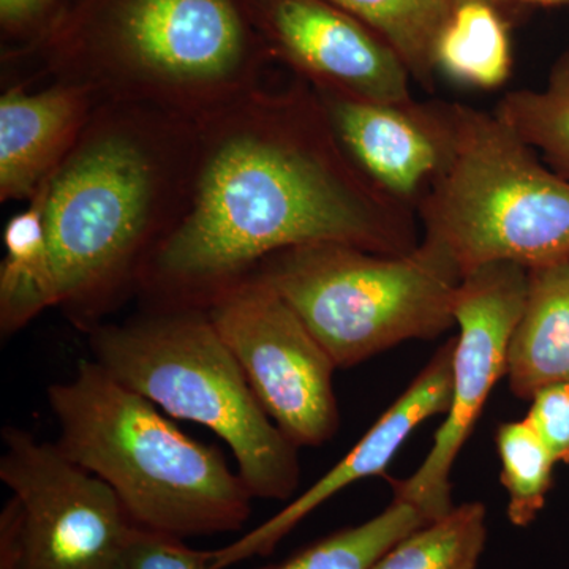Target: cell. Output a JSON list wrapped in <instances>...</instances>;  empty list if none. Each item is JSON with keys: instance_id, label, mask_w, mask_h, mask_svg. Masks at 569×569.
Returning <instances> with one entry per match:
<instances>
[{"instance_id": "cell-21", "label": "cell", "mask_w": 569, "mask_h": 569, "mask_svg": "<svg viewBox=\"0 0 569 569\" xmlns=\"http://www.w3.org/2000/svg\"><path fill=\"white\" fill-rule=\"evenodd\" d=\"M426 523L417 507L392 500L376 518L336 531L283 563L266 569H370L400 539Z\"/></svg>"}, {"instance_id": "cell-3", "label": "cell", "mask_w": 569, "mask_h": 569, "mask_svg": "<svg viewBox=\"0 0 569 569\" xmlns=\"http://www.w3.org/2000/svg\"><path fill=\"white\" fill-rule=\"evenodd\" d=\"M197 123L127 102H100L52 174L44 222L58 307L91 329L138 291L146 261L186 208Z\"/></svg>"}, {"instance_id": "cell-8", "label": "cell", "mask_w": 569, "mask_h": 569, "mask_svg": "<svg viewBox=\"0 0 569 569\" xmlns=\"http://www.w3.org/2000/svg\"><path fill=\"white\" fill-rule=\"evenodd\" d=\"M0 569H126L137 529L114 490L28 430L2 429Z\"/></svg>"}, {"instance_id": "cell-20", "label": "cell", "mask_w": 569, "mask_h": 569, "mask_svg": "<svg viewBox=\"0 0 569 569\" xmlns=\"http://www.w3.org/2000/svg\"><path fill=\"white\" fill-rule=\"evenodd\" d=\"M496 114L569 181V52L553 63L545 88L508 92Z\"/></svg>"}, {"instance_id": "cell-13", "label": "cell", "mask_w": 569, "mask_h": 569, "mask_svg": "<svg viewBox=\"0 0 569 569\" xmlns=\"http://www.w3.org/2000/svg\"><path fill=\"white\" fill-rule=\"evenodd\" d=\"M452 348L455 339L437 351L406 392L378 418L346 458L318 479L312 488L230 545L213 549L212 569H228L253 557L269 556L295 527L329 498L361 479L385 473L397 451L419 425L437 415L448 413L451 406Z\"/></svg>"}, {"instance_id": "cell-25", "label": "cell", "mask_w": 569, "mask_h": 569, "mask_svg": "<svg viewBox=\"0 0 569 569\" xmlns=\"http://www.w3.org/2000/svg\"><path fill=\"white\" fill-rule=\"evenodd\" d=\"M530 399L527 421L557 462L569 463V377L545 385Z\"/></svg>"}, {"instance_id": "cell-7", "label": "cell", "mask_w": 569, "mask_h": 569, "mask_svg": "<svg viewBox=\"0 0 569 569\" xmlns=\"http://www.w3.org/2000/svg\"><path fill=\"white\" fill-rule=\"evenodd\" d=\"M253 274L282 296L337 369L447 332L456 326L462 280L455 258L429 238L402 254L335 242L291 247L266 258Z\"/></svg>"}, {"instance_id": "cell-18", "label": "cell", "mask_w": 569, "mask_h": 569, "mask_svg": "<svg viewBox=\"0 0 569 569\" xmlns=\"http://www.w3.org/2000/svg\"><path fill=\"white\" fill-rule=\"evenodd\" d=\"M376 31L406 63L411 78L430 89L436 44L451 18V0H328Z\"/></svg>"}, {"instance_id": "cell-10", "label": "cell", "mask_w": 569, "mask_h": 569, "mask_svg": "<svg viewBox=\"0 0 569 569\" xmlns=\"http://www.w3.org/2000/svg\"><path fill=\"white\" fill-rule=\"evenodd\" d=\"M527 288L529 269L516 263L481 266L460 280L452 307L459 336L452 348L447 419L438 427L432 448L418 470L403 481L392 482L395 500L417 507L427 522L455 508L452 467L497 381L508 376L509 350Z\"/></svg>"}, {"instance_id": "cell-22", "label": "cell", "mask_w": 569, "mask_h": 569, "mask_svg": "<svg viewBox=\"0 0 569 569\" xmlns=\"http://www.w3.org/2000/svg\"><path fill=\"white\" fill-rule=\"evenodd\" d=\"M496 443L508 518L512 526H530L545 508L557 460L527 418L498 426Z\"/></svg>"}, {"instance_id": "cell-11", "label": "cell", "mask_w": 569, "mask_h": 569, "mask_svg": "<svg viewBox=\"0 0 569 569\" xmlns=\"http://www.w3.org/2000/svg\"><path fill=\"white\" fill-rule=\"evenodd\" d=\"M276 63L317 91L378 103L413 102L399 54L361 20L328 0H257Z\"/></svg>"}, {"instance_id": "cell-2", "label": "cell", "mask_w": 569, "mask_h": 569, "mask_svg": "<svg viewBox=\"0 0 569 569\" xmlns=\"http://www.w3.org/2000/svg\"><path fill=\"white\" fill-rule=\"evenodd\" d=\"M257 0H67L47 32L2 54L7 82L91 89L200 122L268 84Z\"/></svg>"}, {"instance_id": "cell-26", "label": "cell", "mask_w": 569, "mask_h": 569, "mask_svg": "<svg viewBox=\"0 0 569 569\" xmlns=\"http://www.w3.org/2000/svg\"><path fill=\"white\" fill-rule=\"evenodd\" d=\"M520 2L535 3V6L553 7L563 6V3H569V0H520Z\"/></svg>"}, {"instance_id": "cell-15", "label": "cell", "mask_w": 569, "mask_h": 569, "mask_svg": "<svg viewBox=\"0 0 569 569\" xmlns=\"http://www.w3.org/2000/svg\"><path fill=\"white\" fill-rule=\"evenodd\" d=\"M569 377V257L529 269V288L509 350V388L530 399Z\"/></svg>"}, {"instance_id": "cell-23", "label": "cell", "mask_w": 569, "mask_h": 569, "mask_svg": "<svg viewBox=\"0 0 569 569\" xmlns=\"http://www.w3.org/2000/svg\"><path fill=\"white\" fill-rule=\"evenodd\" d=\"M213 550L190 548L186 539L137 526L126 569H212Z\"/></svg>"}, {"instance_id": "cell-5", "label": "cell", "mask_w": 569, "mask_h": 569, "mask_svg": "<svg viewBox=\"0 0 569 569\" xmlns=\"http://www.w3.org/2000/svg\"><path fill=\"white\" fill-rule=\"evenodd\" d=\"M88 332L93 361L119 383L223 440L253 498L293 497L301 479L298 447L258 402L204 307L148 305Z\"/></svg>"}, {"instance_id": "cell-24", "label": "cell", "mask_w": 569, "mask_h": 569, "mask_svg": "<svg viewBox=\"0 0 569 569\" xmlns=\"http://www.w3.org/2000/svg\"><path fill=\"white\" fill-rule=\"evenodd\" d=\"M67 0H0L2 54L24 50L50 29Z\"/></svg>"}, {"instance_id": "cell-1", "label": "cell", "mask_w": 569, "mask_h": 569, "mask_svg": "<svg viewBox=\"0 0 569 569\" xmlns=\"http://www.w3.org/2000/svg\"><path fill=\"white\" fill-rule=\"evenodd\" d=\"M417 216L356 167L309 82H268L197 123L186 208L146 261L138 293L201 307L291 247L407 253L419 244Z\"/></svg>"}, {"instance_id": "cell-12", "label": "cell", "mask_w": 569, "mask_h": 569, "mask_svg": "<svg viewBox=\"0 0 569 569\" xmlns=\"http://www.w3.org/2000/svg\"><path fill=\"white\" fill-rule=\"evenodd\" d=\"M313 91L356 167L417 211L451 157L455 129L449 103H378Z\"/></svg>"}, {"instance_id": "cell-9", "label": "cell", "mask_w": 569, "mask_h": 569, "mask_svg": "<svg viewBox=\"0 0 569 569\" xmlns=\"http://www.w3.org/2000/svg\"><path fill=\"white\" fill-rule=\"evenodd\" d=\"M201 307L288 440L298 448L328 443L340 425L337 366L282 296L252 272Z\"/></svg>"}, {"instance_id": "cell-19", "label": "cell", "mask_w": 569, "mask_h": 569, "mask_svg": "<svg viewBox=\"0 0 569 569\" xmlns=\"http://www.w3.org/2000/svg\"><path fill=\"white\" fill-rule=\"evenodd\" d=\"M486 518L479 501L459 505L400 539L370 569H477L488 541Z\"/></svg>"}, {"instance_id": "cell-4", "label": "cell", "mask_w": 569, "mask_h": 569, "mask_svg": "<svg viewBox=\"0 0 569 569\" xmlns=\"http://www.w3.org/2000/svg\"><path fill=\"white\" fill-rule=\"evenodd\" d=\"M47 396L58 448L107 482L138 527L182 539L244 529L253 497L219 449L186 436L93 359Z\"/></svg>"}, {"instance_id": "cell-27", "label": "cell", "mask_w": 569, "mask_h": 569, "mask_svg": "<svg viewBox=\"0 0 569 569\" xmlns=\"http://www.w3.org/2000/svg\"><path fill=\"white\" fill-rule=\"evenodd\" d=\"M466 2H488V3H493V2H497V0H451L452 7L460 6V3H466Z\"/></svg>"}, {"instance_id": "cell-14", "label": "cell", "mask_w": 569, "mask_h": 569, "mask_svg": "<svg viewBox=\"0 0 569 569\" xmlns=\"http://www.w3.org/2000/svg\"><path fill=\"white\" fill-rule=\"evenodd\" d=\"M100 100L86 86L9 82L0 97V201H26L73 151Z\"/></svg>"}, {"instance_id": "cell-17", "label": "cell", "mask_w": 569, "mask_h": 569, "mask_svg": "<svg viewBox=\"0 0 569 569\" xmlns=\"http://www.w3.org/2000/svg\"><path fill=\"white\" fill-rule=\"evenodd\" d=\"M511 66L507 24L493 3L456 6L437 40V69L462 84L497 89L507 82Z\"/></svg>"}, {"instance_id": "cell-6", "label": "cell", "mask_w": 569, "mask_h": 569, "mask_svg": "<svg viewBox=\"0 0 569 569\" xmlns=\"http://www.w3.org/2000/svg\"><path fill=\"white\" fill-rule=\"evenodd\" d=\"M449 107L451 157L417 208L425 238L448 250L462 277L490 263L535 269L568 258V179L496 112Z\"/></svg>"}, {"instance_id": "cell-16", "label": "cell", "mask_w": 569, "mask_h": 569, "mask_svg": "<svg viewBox=\"0 0 569 569\" xmlns=\"http://www.w3.org/2000/svg\"><path fill=\"white\" fill-rule=\"evenodd\" d=\"M51 178L21 212L11 217L3 230L6 257L0 264L2 337L17 335L41 312L58 307V279L44 222Z\"/></svg>"}]
</instances>
